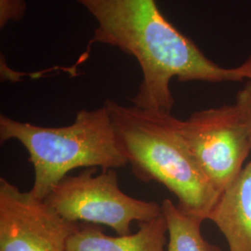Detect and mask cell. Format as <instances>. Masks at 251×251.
I'll return each mask as SVG.
<instances>
[{
  "mask_svg": "<svg viewBox=\"0 0 251 251\" xmlns=\"http://www.w3.org/2000/svg\"><path fill=\"white\" fill-rule=\"evenodd\" d=\"M104 105L135 177L164 185L178 198L179 209L207 220L221 194L190 152L179 118L167 112L121 105L111 99Z\"/></svg>",
  "mask_w": 251,
  "mask_h": 251,
  "instance_id": "7a4b0ae2",
  "label": "cell"
},
{
  "mask_svg": "<svg viewBox=\"0 0 251 251\" xmlns=\"http://www.w3.org/2000/svg\"><path fill=\"white\" fill-rule=\"evenodd\" d=\"M179 129L200 170L222 195L239 175L251 151L239 108L234 103L195 112L179 119Z\"/></svg>",
  "mask_w": 251,
  "mask_h": 251,
  "instance_id": "5b68a950",
  "label": "cell"
},
{
  "mask_svg": "<svg viewBox=\"0 0 251 251\" xmlns=\"http://www.w3.org/2000/svg\"><path fill=\"white\" fill-rule=\"evenodd\" d=\"M207 220L225 235L230 251H251V160L222 193Z\"/></svg>",
  "mask_w": 251,
  "mask_h": 251,
  "instance_id": "ba28073f",
  "label": "cell"
},
{
  "mask_svg": "<svg viewBox=\"0 0 251 251\" xmlns=\"http://www.w3.org/2000/svg\"><path fill=\"white\" fill-rule=\"evenodd\" d=\"M16 140L29 153L35 177L30 192L44 200L68 173L78 168L116 170L127 164L105 105L80 110L71 125L40 126L0 116V141Z\"/></svg>",
  "mask_w": 251,
  "mask_h": 251,
  "instance_id": "3957f363",
  "label": "cell"
},
{
  "mask_svg": "<svg viewBox=\"0 0 251 251\" xmlns=\"http://www.w3.org/2000/svg\"><path fill=\"white\" fill-rule=\"evenodd\" d=\"M96 171L89 168L67 175L50 191L46 204L71 223L106 225L118 235L132 233L134 222L146 223L161 215V205L122 192L115 170Z\"/></svg>",
  "mask_w": 251,
  "mask_h": 251,
  "instance_id": "277c9868",
  "label": "cell"
},
{
  "mask_svg": "<svg viewBox=\"0 0 251 251\" xmlns=\"http://www.w3.org/2000/svg\"><path fill=\"white\" fill-rule=\"evenodd\" d=\"M26 12L25 0H0V27L10 22H20Z\"/></svg>",
  "mask_w": 251,
  "mask_h": 251,
  "instance_id": "30bf717a",
  "label": "cell"
},
{
  "mask_svg": "<svg viewBox=\"0 0 251 251\" xmlns=\"http://www.w3.org/2000/svg\"><path fill=\"white\" fill-rule=\"evenodd\" d=\"M76 224L30 191L0 179V251H66Z\"/></svg>",
  "mask_w": 251,
  "mask_h": 251,
  "instance_id": "8992f818",
  "label": "cell"
},
{
  "mask_svg": "<svg viewBox=\"0 0 251 251\" xmlns=\"http://www.w3.org/2000/svg\"><path fill=\"white\" fill-rule=\"evenodd\" d=\"M97 23L89 42L119 49L133 57L143 73L134 106L171 113V81L209 83L251 81V54L242 65L225 68L164 16L156 0H75Z\"/></svg>",
  "mask_w": 251,
  "mask_h": 251,
  "instance_id": "6da1fadb",
  "label": "cell"
},
{
  "mask_svg": "<svg viewBox=\"0 0 251 251\" xmlns=\"http://www.w3.org/2000/svg\"><path fill=\"white\" fill-rule=\"evenodd\" d=\"M235 104L239 108L247 124L251 143V81L237 93Z\"/></svg>",
  "mask_w": 251,
  "mask_h": 251,
  "instance_id": "8fae6325",
  "label": "cell"
},
{
  "mask_svg": "<svg viewBox=\"0 0 251 251\" xmlns=\"http://www.w3.org/2000/svg\"><path fill=\"white\" fill-rule=\"evenodd\" d=\"M168 226L163 215L139 224L136 233L112 236L100 225L77 223L68 238L66 251H165Z\"/></svg>",
  "mask_w": 251,
  "mask_h": 251,
  "instance_id": "52a82bcc",
  "label": "cell"
},
{
  "mask_svg": "<svg viewBox=\"0 0 251 251\" xmlns=\"http://www.w3.org/2000/svg\"><path fill=\"white\" fill-rule=\"evenodd\" d=\"M162 212L168 226V243L165 251H222L203 237L202 219L179 209L171 199L161 204Z\"/></svg>",
  "mask_w": 251,
  "mask_h": 251,
  "instance_id": "9c48e42d",
  "label": "cell"
}]
</instances>
